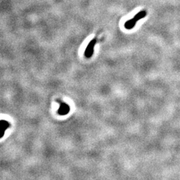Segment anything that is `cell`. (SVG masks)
<instances>
[{"mask_svg": "<svg viewBox=\"0 0 180 180\" xmlns=\"http://www.w3.org/2000/svg\"><path fill=\"white\" fill-rule=\"evenodd\" d=\"M97 42V39H93L92 40H91V41L88 44L87 46L85 49V56L87 57V58H90L91 56H93V48L95 47V45Z\"/></svg>", "mask_w": 180, "mask_h": 180, "instance_id": "obj_2", "label": "cell"}, {"mask_svg": "<svg viewBox=\"0 0 180 180\" xmlns=\"http://www.w3.org/2000/svg\"><path fill=\"white\" fill-rule=\"evenodd\" d=\"M146 15H147V12L145 11H139V13L137 14L135 16H134L132 19L127 21L126 23L124 24V27L125 28L127 29H132V28H133L134 27H135L136 22L140 20L142 18L145 17L146 16Z\"/></svg>", "mask_w": 180, "mask_h": 180, "instance_id": "obj_1", "label": "cell"}, {"mask_svg": "<svg viewBox=\"0 0 180 180\" xmlns=\"http://www.w3.org/2000/svg\"><path fill=\"white\" fill-rule=\"evenodd\" d=\"M10 125L8 121L5 120H2L0 121V132H1L0 138H2L3 137H4L5 131L8 130V128L10 127Z\"/></svg>", "mask_w": 180, "mask_h": 180, "instance_id": "obj_3", "label": "cell"}, {"mask_svg": "<svg viewBox=\"0 0 180 180\" xmlns=\"http://www.w3.org/2000/svg\"><path fill=\"white\" fill-rule=\"evenodd\" d=\"M69 110L70 108L68 104H66V103H62L59 108L58 114L61 115H66L67 114H68Z\"/></svg>", "mask_w": 180, "mask_h": 180, "instance_id": "obj_4", "label": "cell"}]
</instances>
